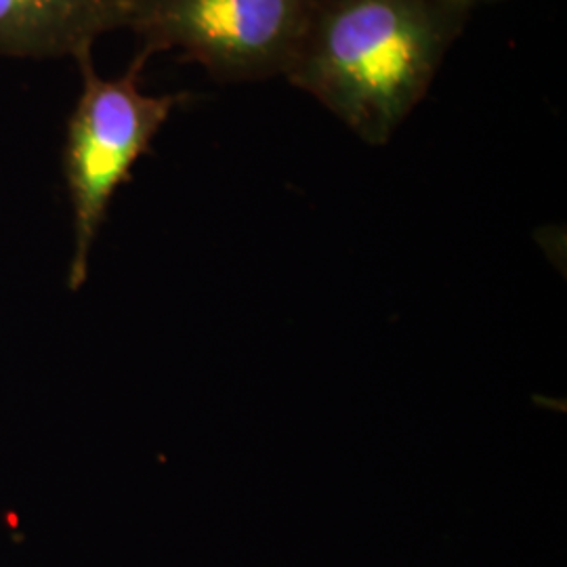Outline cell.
Returning a JSON list of instances; mask_svg holds the SVG:
<instances>
[{
	"instance_id": "6da1fadb",
	"label": "cell",
	"mask_w": 567,
	"mask_h": 567,
	"mask_svg": "<svg viewBox=\"0 0 567 567\" xmlns=\"http://www.w3.org/2000/svg\"><path fill=\"white\" fill-rule=\"evenodd\" d=\"M471 13L450 0H313L284 79L381 147L425 100Z\"/></svg>"
},
{
	"instance_id": "7a4b0ae2",
	"label": "cell",
	"mask_w": 567,
	"mask_h": 567,
	"mask_svg": "<svg viewBox=\"0 0 567 567\" xmlns=\"http://www.w3.org/2000/svg\"><path fill=\"white\" fill-rule=\"evenodd\" d=\"M74 61L82 86L65 128L63 175L74 221L68 284L79 290L114 194L187 95L145 93L142 72L150 55L143 51L116 79H103L95 70L93 51Z\"/></svg>"
},
{
	"instance_id": "3957f363",
	"label": "cell",
	"mask_w": 567,
	"mask_h": 567,
	"mask_svg": "<svg viewBox=\"0 0 567 567\" xmlns=\"http://www.w3.org/2000/svg\"><path fill=\"white\" fill-rule=\"evenodd\" d=\"M313 0H124L142 51H175L219 82L282 76Z\"/></svg>"
},
{
	"instance_id": "277c9868",
	"label": "cell",
	"mask_w": 567,
	"mask_h": 567,
	"mask_svg": "<svg viewBox=\"0 0 567 567\" xmlns=\"http://www.w3.org/2000/svg\"><path fill=\"white\" fill-rule=\"evenodd\" d=\"M126 30L124 0H0V58L79 60Z\"/></svg>"
},
{
	"instance_id": "5b68a950",
	"label": "cell",
	"mask_w": 567,
	"mask_h": 567,
	"mask_svg": "<svg viewBox=\"0 0 567 567\" xmlns=\"http://www.w3.org/2000/svg\"><path fill=\"white\" fill-rule=\"evenodd\" d=\"M450 2H456L461 7H466L468 11H475L477 7H484V4H496V2H507V0H450Z\"/></svg>"
}]
</instances>
